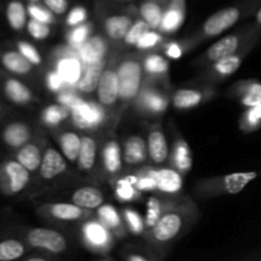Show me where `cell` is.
Segmentation results:
<instances>
[{"label": "cell", "instance_id": "57", "mask_svg": "<svg viewBox=\"0 0 261 261\" xmlns=\"http://www.w3.org/2000/svg\"><path fill=\"white\" fill-rule=\"evenodd\" d=\"M43 2V0H28V3H40Z\"/></svg>", "mask_w": 261, "mask_h": 261}, {"label": "cell", "instance_id": "29", "mask_svg": "<svg viewBox=\"0 0 261 261\" xmlns=\"http://www.w3.org/2000/svg\"><path fill=\"white\" fill-rule=\"evenodd\" d=\"M43 145L40 142H28L18 149L15 160L22 163L31 173L40 170L43 157Z\"/></svg>", "mask_w": 261, "mask_h": 261}, {"label": "cell", "instance_id": "2", "mask_svg": "<svg viewBox=\"0 0 261 261\" xmlns=\"http://www.w3.org/2000/svg\"><path fill=\"white\" fill-rule=\"evenodd\" d=\"M142 54H127L116 58V70L119 75V111L117 117H121L125 107L133 105L145 83L143 71Z\"/></svg>", "mask_w": 261, "mask_h": 261}, {"label": "cell", "instance_id": "39", "mask_svg": "<svg viewBox=\"0 0 261 261\" xmlns=\"http://www.w3.org/2000/svg\"><path fill=\"white\" fill-rule=\"evenodd\" d=\"M93 32V23L84 22L82 24L69 27V30L65 33V40L70 47L79 50L81 46L88 40Z\"/></svg>", "mask_w": 261, "mask_h": 261}, {"label": "cell", "instance_id": "3", "mask_svg": "<svg viewBox=\"0 0 261 261\" xmlns=\"http://www.w3.org/2000/svg\"><path fill=\"white\" fill-rule=\"evenodd\" d=\"M259 173L255 171L234 172L229 175L218 176L213 178H204L196 182L194 194L199 199H211L222 195H234L245 190L250 182L255 180Z\"/></svg>", "mask_w": 261, "mask_h": 261}, {"label": "cell", "instance_id": "45", "mask_svg": "<svg viewBox=\"0 0 261 261\" xmlns=\"http://www.w3.org/2000/svg\"><path fill=\"white\" fill-rule=\"evenodd\" d=\"M261 126V103L249 107L240 119V129L242 132H254Z\"/></svg>", "mask_w": 261, "mask_h": 261}, {"label": "cell", "instance_id": "5", "mask_svg": "<svg viewBox=\"0 0 261 261\" xmlns=\"http://www.w3.org/2000/svg\"><path fill=\"white\" fill-rule=\"evenodd\" d=\"M171 105V96L163 89L162 84L147 83L138 94L132 106L135 111L147 119H160Z\"/></svg>", "mask_w": 261, "mask_h": 261}, {"label": "cell", "instance_id": "26", "mask_svg": "<svg viewBox=\"0 0 261 261\" xmlns=\"http://www.w3.org/2000/svg\"><path fill=\"white\" fill-rule=\"evenodd\" d=\"M232 98L237 99L242 106L255 107L261 103V83L254 81L239 82L229 89Z\"/></svg>", "mask_w": 261, "mask_h": 261}, {"label": "cell", "instance_id": "47", "mask_svg": "<svg viewBox=\"0 0 261 261\" xmlns=\"http://www.w3.org/2000/svg\"><path fill=\"white\" fill-rule=\"evenodd\" d=\"M28 15L33 19H37L40 22L47 23V24H54L56 22V17L45 4L40 3H28L27 5Z\"/></svg>", "mask_w": 261, "mask_h": 261}, {"label": "cell", "instance_id": "33", "mask_svg": "<svg viewBox=\"0 0 261 261\" xmlns=\"http://www.w3.org/2000/svg\"><path fill=\"white\" fill-rule=\"evenodd\" d=\"M167 2L168 0H142L138 8V14L150 25L152 30H158Z\"/></svg>", "mask_w": 261, "mask_h": 261}, {"label": "cell", "instance_id": "8", "mask_svg": "<svg viewBox=\"0 0 261 261\" xmlns=\"http://www.w3.org/2000/svg\"><path fill=\"white\" fill-rule=\"evenodd\" d=\"M115 234L97 219H87L81 227V241L86 249L96 254H106L114 247Z\"/></svg>", "mask_w": 261, "mask_h": 261}, {"label": "cell", "instance_id": "15", "mask_svg": "<svg viewBox=\"0 0 261 261\" xmlns=\"http://www.w3.org/2000/svg\"><path fill=\"white\" fill-rule=\"evenodd\" d=\"M143 71L147 83L165 84L170 78V63L165 55L158 53H143Z\"/></svg>", "mask_w": 261, "mask_h": 261}, {"label": "cell", "instance_id": "24", "mask_svg": "<svg viewBox=\"0 0 261 261\" xmlns=\"http://www.w3.org/2000/svg\"><path fill=\"white\" fill-rule=\"evenodd\" d=\"M122 158H124V165L127 167L140 166L147 162L149 160L147 140L140 135L127 137L122 145Z\"/></svg>", "mask_w": 261, "mask_h": 261}, {"label": "cell", "instance_id": "36", "mask_svg": "<svg viewBox=\"0 0 261 261\" xmlns=\"http://www.w3.org/2000/svg\"><path fill=\"white\" fill-rule=\"evenodd\" d=\"M185 17L186 9H181V8L167 4L158 31L163 35H172V33L177 32L185 22Z\"/></svg>", "mask_w": 261, "mask_h": 261}, {"label": "cell", "instance_id": "7", "mask_svg": "<svg viewBox=\"0 0 261 261\" xmlns=\"http://www.w3.org/2000/svg\"><path fill=\"white\" fill-rule=\"evenodd\" d=\"M51 61H53V68L58 70L65 82L66 87L76 89V84L81 79L84 68V63L79 56V50L70 47L68 43L64 46H58L51 54Z\"/></svg>", "mask_w": 261, "mask_h": 261}, {"label": "cell", "instance_id": "55", "mask_svg": "<svg viewBox=\"0 0 261 261\" xmlns=\"http://www.w3.org/2000/svg\"><path fill=\"white\" fill-rule=\"evenodd\" d=\"M35 260L43 261V260H47V257H45V256H33V257H28V259H27V261H35Z\"/></svg>", "mask_w": 261, "mask_h": 261}, {"label": "cell", "instance_id": "40", "mask_svg": "<svg viewBox=\"0 0 261 261\" xmlns=\"http://www.w3.org/2000/svg\"><path fill=\"white\" fill-rule=\"evenodd\" d=\"M115 196L119 201L129 203L139 199L140 191L138 190L132 178L126 175L115 180Z\"/></svg>", "mask_w": 261, "mask_h": 261}, {"label": "cell", "instance_id": "23", "mask_svg": "<svg viewBox=\"0 0 261 261\" xmlns=\"http://www.w3.org/2000/svg\"><path fill=\"white\" fill-rule=\"evenodd\" d=\"M110 58L103 59L101 61H96V63L84 64L83 73H82L81 79H79L78 84H76V91L82 94V96H89L92 93H96V89L98 87L99 79H101L102 74H103L105 68L109 64Z\"/></svg>", "mask_w": 261, "mask_h": 261}, {"label": "cell", "instance_id": "11", "mask_svg": "<svg viewBox=\"0 0 261 261\" xmlns=\"http://www.w3.org/2000/svg\"><path fill=\"white\" fill-rule=\"evenodd\" d=\"M250 46L251 45L244 46L236 54L219 59V60L201 68L203 69V73L200 75L201 81L206 82V83H217V82H222L233 75L239 70L241 64L244 63V59L246 56L247 51L250 50Z\"/></svg>", "mask_w": 261, "mask_h": 261}, {"label": "cell", "instance_id": "37", "mask_svg": "<svg viewBox=\"0 0 261 261\" xmlns=\"http://www.w3.org/2000/svg\"><path fill=\"white\" fill-rule=\"evenodd\" d=\"M40 120L45 126L50 129H58L66 120H70V110L58 102L48 105L41 111Z\"/></svg>", "mask_w": 261, "mask_h": 261}, {"label": "cell", "instance_id": "9", "mask_svg": "<svg viewBox=\"0 0 261 261\" xmlns=\"http://www.w3.org/2000/svg\"><path fill=\"white\" fill-rule=\"evenodd\" d=\"M119 92L120 87L119 75H117L116 70V58L111 56L96 89L97 101L111 115L119 103Z\"/></svg>", "mask_w": 261, "mask_h": 261}, {"label": "cell", "instance_id": "46", "mask_svg": "<svg viewBox=\"0 0 261 261\" xmlns=\"http://www.w3.org/2000/svg\"><path fill=\"white\" fill-rule=\"evenodd\" d=\"M152 30L150 28V25L148 24L147 22H145L143 18H137V19H134V23L132 24V27H130V30L127 31L126 36H125L124 38V45L126 46H133V47H135V45L138 43V41L140 40V38L143 37V35L144 33H147L148 31Z\"/></svg>", "mask_w": 261, "mask_h": 261}, {"label": "cell", "instance_id": "56", "mask_svg": "<svg viewBox=\"0 0 261 261\" xmlns=\"http://www.w3.org/2000/svg\"><path fill=\"white\" fill-rule=\"evenodd\" d=\"M256 22H257V24L261 25V8L257 10V13H256Z\"/></svg>", "mask_w": 261, "mask_h": 261}, {"label": "cell", "instance_id": "41", "mask_svg": "<svg viewBox=\"0 0 261 261\" xmlns=\"http://www.w3.org/2000/svg\"><path fill=\"white\" fill-rule=\"evenodd\" d=\"M170 196H166V198H155V196H153V198H150L149 200H148L147 213H145L144 217L145 231L154 226L155 222L158 221L161 214L163 213V211H165L166 206H167V204L170 203Z\"/></svg>", "mask_w": 261, "mask_h": 261}, {"label": "cell", "instance_id": "30", "mask_svg": "<svg viewBox=\"0 0 261 261\" xmlns=\"http://www.w3.org/2000/svg\"><path fill=\"white\" fill-rule=\"evenodd\" d=\"M55 138L61 153L68 160V162L76 163L82 147V135L73 130H63L55 134Z\"/></svg>", "mask_w": 261, "mask_h": 261}, {"label": "cell", "instance_id": "49", "mask_svg": "<svg viewBox=\"0 0 261 261\" xmlns=\"http://www.w3.org/2000/svg\"><path fill=\"white\" fill-rule=\"evenodd\" d=\"M17 48L32 65L38 66L42 64V56H41V54L38 53V50L32 43L27 42V41H19L17 43Z\"/></svg>", "mask_w": 261, "mask_h": 261}, {"label": "cell", "instance_id": "32", "mask_svg": "<svg viewBox=\"0 0 261 261\" xmlns=\"http://www.w3.org/2000/svg\"><path fill=\"white\" fill-rule=\"evenodd\" d=\"M71 203L87 211H93L105 203V195L101 189L96 186H83L74 191L71 195Z\"/></svg>", "mask_w": 261, "mask_h": 261}, {"label": "cell", "instance_id": "52", "mask_svg": "<svg viewBox=\"0 0 261 261\" xmlns=\"http://www.w3.org/2000/svg\"><path fill=\"white\" fill-rule=\"evenodd\" d=\"M45 84L47 87V89L53 93L58 94L59 92L63 91L64 88H66V84L64 82V79L61 78L60 74L58 73L56 69H50V70L46 73L45 75Z\"/></svg>", "mask_w": 261, "mask_h": 261}, {"label": "cell", "instance_id": "4", "mask_svg": "<svg viewBox=\"0 0 261 261\" xmlns=\"http://www.w3.org/2000/svg\"><path fill=\"white\" fill-rule=\"evenodd\" d=\"M112 120V115L98 101L82 97L70 109V121L82 132H97Z\"/></svg>", "mask_w": 261, "mask_h": 261}, {"label": "cell", "instance_id": "28", "mask_svg": "<svg viewBox=\"0 0 261 261\" xmlns=\"http://www.w3.org/2000/svg\"><path fill=\"white\" fill-rule=\"evenodd\" d=\"M99 149H98V142L92 135H82V147L81 152H79L78 161H76V166L81 172L89 173L94 170L96 163L98 161Z\"/></svg>", "mask_w": 261, "mask_h": 261}, {"label": "cell", "instance_id": "1", "mask_svg": "<svg viewBox=\"0 0 261 261\" xmlns=\"http://www.w3.org/2000/svg\"><path fill=\"white\" fill-rule=\"evenodd\" d=\"M198 217L199 209L193 199H171L154 226L145 231V240L158 249L172 244L195 223Z\"/></svg>", "mask_w": 261, "mask_h": 261}, {"label": "cell", "instance_id": "34", "mask_svg": "<svg viewBox=\"0 0 261 261\" xmlns=\"http://www.w3.org/2000/svg\"><path fill=\"white\" fill-rule=\"evenodd\" d=\"M3 88L7 98L15 105H28L36 101L33 92L19 79L8 78L3 84Z\"/></svg>", "mask_w": 261, "mask_h": 261}, {"label": "cell", "instance_id": "6", "mask_svg": "<svg viewBox=\"0 0 261 261\" xmlns=\"http://www.w3.org/2000/svg\"><path fill=\"white\" fill-rule=\"evenodd\" d=\"M242 17V9L237 5H232V7L223 8V9L218 10V12L213 13L205 22L201 24L199 32L194 36L191 40H189V45L190 48L193 46H196L198 43H200L201 41L208 40V38L217 37L221 33H223L224 31L229 30L231 27H233L237 22L240 20V18Z\"/></svg>", "mask_w": 261, "mask_h": 261}, {"label": "cell", "instance_id": "22", "mask_svg": "<svg viewBox=\"0 0 261 261\" xmlns=\"http://www.w3.org/2000/svg\"><path fill=\"white\" fill-rule=\"evenodd\" d=\"M111 41L106 35H92L79 48V56L84 64L96 63L109 58Z\"/></svg>", "mask_w": 261, "mask_h": 261}, {"label": "cell", "instance_id": "58", "mask_svg": "<svg viewBox=\"0 0 261 261\" xmlns=\"http://www.w3.org/2000/svg\"><path fill=\"white\" fill-rule=\"evenodd\" d=\"M117 2H132V0H117Z\"/></svg>", "mask_w": 261, "mask_h": 261}, {"label": "cell", "instance_id": "13", "mask_svg": "<svg viewBox=\"0 0 261 261\" xmlns=\"http://www.w3.org/2000/svg\"><path fill=\"white\" fill-rule=\"evenodd\" d=\"M25 240L33 249L51 255H60L68 250V241L60 232L51 228H32L25 234Z\"/></svg>", "mask_w": 261, "mask_h": 261}, {"label": "cell", "instance_id": "38", "mask_svg": "<svg viewBox=\"0 0 261 261\" xmlns=\"http://www.w3.org/2000/svg\"><path fill=\"white\" fill-rule=\"evenodd\" d=\"M27 7L20 0H12L8 3L5 15L10 27L14 31H20L27 25Z\"/></svg>", "mask_w": 261, "mask_h": 261}, {"label": "cell", "instance_id": "48", "mask_svg": "<svg viewBox=\"0 0 261 261\" xmlns=\"http://www.w3.org/2000/svg\"><path fill=\"white\" fill-rule=\"evenodd\" d=\"M50 25L51 24L31 18L27 22V31L31 35V37L35 38V40H46L51 33Z\"/></svg>", "mask_w": 261, "mask_h": 261}, {"label": "cell", "instance_id": "50", "mask_svg": "<svg viewBox=\"0 0 261 261\" xmlns=\"http://www.w3.org/2000/svg\"><path fill=\"white\" fill-rule=\"evenodd\" d=\"M88 19V10L83 5H75L68 12L65 17V24L68 27H74V25L82 24Z\"/></svg>", "mask_w": 261, "mask_h": 261}, {"label": "cell", "instance_id": "10", "mask_svg": "<svg viewBox=\"0 0 261 261\" xmlns=\"http://www.w3.org/2000/svg\"><path fill=\"white\" fill-rule=\"evenodd\" d=\"M246 45V35H242V33L239 32L227 35L223 38L217 41V42H214L212 46H209V48H206L205 53L201 54L194 64L199 66V68H204V66L209 65V64L214 63V61L219 60V59H223L226 56L232 55V54H236L237 51H240Z\"/></svg>", "mask_w": 261, "mask_h": 261}, {"label": "cell", "instance_id": "43", "mask_svg": "<svg viewBox=\"0 0 261 261\" xmlns=\"http://www.w3.org/2000/svg\"><path fill=\"white\" fill-rule=\"evenodd\" d=\"M163 45H165V35L158 30H149L138 41L135 48L139 53H149V51H154L157 48H162Z\"/></svg>", "mask_w": 261, "mask_h": 261}, {"label": "cell", "instance_id": "35", "mask_svg": "<svg viewBox=\"0 0 261 261\" xmlns=\"http://www.w3.org/2000/svg\"><path fill=\"white\" fill-rule=\"evenodd\" d=\"M0 61L8 71L15 74V75H28L32 73L33 66H35L18 50H8L3 53L0 56Z\"/></svg>", "mask_w": 261, "mask_h": 261}, {"label": "cell", "instance_id": "21", "mask_svg": "<svg viewBox=\"0 0 261 261\" xmlns=\"http://www.w3.org/2000/svg\"><path fill=\"white\" fill-rule=\"evenodd\" d=\"M168 165H170V167L178 171L181 175H186L193 170V150L184 137H177L173 140L172 148L170 149Z\"/></svg>", "mask_w": 261, "mask_h": 261}, {"label": "cell", "instance_id": "59", "mask_svg": "<svg viewBox=\"0 0 261 261\" xmlns=\"http://www.w3.org/2000/svg\"><path fill=\"white\" fill-rule=\"evenodd\" d=\"M0 114H2V102H0Z\"/></svg>", "mask_w": 261, "mask_h": 261}, {"label": "cell", "instance_id": "25", "mask_svg": "<svg viewBox=\"0 0 261 261\" xmlns=\"http://www.w3.org/2000/svg\"><path fill=\"white\" fill-rule=\"evenodd\" d=\"M133 23H134V18L130 13H117V14L107 15L103 19L105 35L111 42H122Z\"/></svg>", "mask_w": 261, "mask_h": 261}, {"label": "cell", "instance_id": "12", "mask_svg": "<svg viewBox=\"0 0 261 261\" xmlns=\"http://www.w3.org/2000/svg\"><path fill=\"white\" fill-rule=\"evenodd\" d=\"M31 181V172L17 160H9L0 167V190L15 195L24 190Z\"/></svg>", "mask_w": 261, "mask_h": 261}, {"label": "cell", "instance_id": "27", "mask_svg": "<svg viewBox=\"0 0 261 261\" xmlns=\"http://www.w3.org/2000/svg\"><path fill=\"white\" fill-rule=\"evenodd\" d=\"M3 142L13 149H19L32 139V127L22 121L8 124L3 130Z\"/></svg>", "mask_w": 261, "mask_h": 261}, {"label": "cell", "instance_id": "31", "mask_svg": "<svg viewBox=\"0 0 261 261\" xmlns=\"http://www.w3.org/2000/svg\"><path fill=\"white\" fill-rule=\"evenodd\" d=\"M97 218L116 237H121L126 233L127 228L125 226L122 214H120L115 206L110 204H102L99 208H97Z\"/></svg>", "mask_w": 261, "mask_h": 261}, {"label": "cell", "instance_id": "19", "mask_svg": "<svg viewBox=\"0 0 261 261\" xmlns=\"http://www.w3.org/2000/svg\"><path fill=\"white\" fill-rule=\"evenodd\" d=\"M148 157L155 166L165 165L170 157V147H168L167 137L161 126L154 125L149 129L147 137Z\"/></svg>", "mask_w": 261, "mask_h": 261}, {"label": "cell", "instance_id": "17", "mask_svg": "<svg viewBox=\"0 0 261 261\" xmlns=\"http://www.w3.org/2000/svg\"><path fill=\"white\" fill-rule=\"evenodd\" d=\"M157 184V191L165 196H176L184 188V175L172 167L149 168Z\"/></svg>", "mask_w": 261, "mask_h": 261}, {"label": "cell", "instance_id": "54", "mask_svg": "<svg viewBox=\"0 0 261 261\" xmlns=\"http://www.w3.org/2000/svg\"><path fill=\"white\" fill-rule=\"evenodd\" d=\"M127 261H149L150 257L145 256L142 254H130L126 256Z\"/></svg>", "mask_w": 261, "mask_h": 261}, {"label": "cell", "instance_id": "18", "mask_svg": "<svg viewBox=\"0 0 261 261\" xmlns=\"http://www.w3.org/2000/svg\"><path fill=\"white\" fill-rule=\"evenodd\" d=\"M102 171L110 177H116L124 170V158L120 143L115 139H109L99 150Z\"/></svg>", "mask_w": 261, "mask_h": 261}, {"label": "cell", "instance_id": "44", "mask_svg": "<svg viewBox=\"0 0 261 261\" xmlns=\"http://www.w3.org/2000/svg\"><path fill=\"white\" fill-rule=\"evenodd\" d=\"M122 218H124L125 226L130 233L135 236H142L145 232V221L139 212L135 209L126 208L122 211Z\"/></svg>", "mask_w": 261, "mask_h": 261}, {"label": "cell", "instance_id": "20", "mask_svg": "<svg viewBox=\"0 0 261 261\" xmlns=\"http://www.w3.org/2000/svg\"><path fill=\"white\" fill-rule=\"evenodd\" d=\"M68 170V160L63 153L56 150L54 147H46L43 152L42 162L40 166V176L42 180L51 181L58 178Z\"/></svg>", "mask_w": 261, "mask_h": 261}, {"label": "cell", "instance_id": "42", "mask_svg": "<svg viewBox=\"0 0 261 261\" xmlns=\"http://www.w3.org/2000/svg\"><path fill=\"white\" fill-rule=\"evenodd\" d=\"M25 246L23 242L15 239H7L0 241V261H13L20 259L24 255Z\"/></svg>", "mask_w": 261, "mask_h": 261}, {"label": "cell", "instance_id": "53", "mask_svg": "<svg viewBox=\"0 0 261 261\" xmlns=\"http://www.w3.org/2000/svg\"><path fill=\"white\" fill-rule=\"evenodd\" d=\"M43 4L55 15H63L69 9V0H43Z\"/></svg>", "mask_w": 261, "mask_h": 261}, {"label": "cell", "instance_id": "51", "mask_svg": "<svg viewBox=\"0 0 261 261\" xmlns=\"http://www.w3.org/2000/svg\"><path fill=\"white\" fill-rule=\"evenodd\" d=\"M185 47L190 48L188 41H184V42L170 41V42H165V45L162 46V50L165 56L173 59V60H177V59H180L185 54Z\"/></svg>", "mask_w": 261, "mask_h": 261}, {"label": "cell", "instance_id": "14", "mask_svg": "<svg viewBox=\"0 0 261 261\" xmlns=\"http://www.w3.org/2000/svg\"><path fill=\"white\" fill-rule=\"evenodd\" d=\"M216 96L211 86L205 88H180L171 94V105L178 111L195 109Z\"/></svg>", "mask_w": 261, "mask_h": 261}, {"label": "cell", "instance_id": "16", "mask_svg": "<svg viewBox=\"0 0 261 261\" xmlns=\"http://www.w3.org/2000/svg\"><path fill=\"white\" fill-rule=\"evenodd\" d=\"M38 211L45 218L55 222H78L88 218L91 212L74 203H47Z\"/></svg>", "mask_w": 261, "mask_h": 261}]
</instances>
